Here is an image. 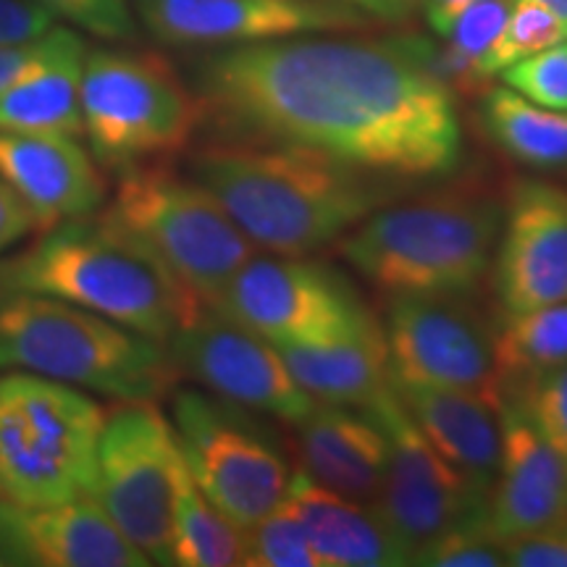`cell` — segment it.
Wrapping results in <instances>:
<instances>
[{
	"mask_svg": "<svg viewBox=\"0 0 567 567\" xmlns=\"http://www.w3.org/2000/svg\"><path fill=\"white\" fill-rule=\"evenodd\" d=\"M0 289L48 295L168 342L205 305L101 208L0 258Z\"/></svg>",
	"mask_w": 567,
	"mask_h": 567,
	"instance_id": "3957f363",
	"label": "cell"
},
{
	"mask_svg": "<svg viewBox=\"0 0 567 567\" xmlns=\"http://www.w3.org/2000/svg\"><path fill=\"white\" fill-rule=\"evenodd\" d=\"M118 176L109 216L208 308L255 245L203 184L163 161Z\"/></svg>",
	"mask_w": 567,
	"mask_h": 567,
	"instance_id": "ba28073f",
	"label": "cell"
},
{
	"mask_svg": "<svg viewBox=\"0 0 567 567\" xmlns=\"http://www.w3.org/2000/svg\"><path fill=\"white\" fill-rule=\"evenodd\" d=\"M174 431L195 484L234 526L250 528L284 505L292 467L252 410L179 389Z\"/></svg>",
	"mask_w": 567,
	"mask_h": 567,
	"instance_id": "9c48e42d",
	"label": "cell"
},
{
	"mask_svg": "<svg viewBox=\"0 0 567 567\" xmlns=\"http://www.w3.org/2000/svg\"><path fill=\"white\" fill-rule=\"evenodd\" d=\"M292 429V452L300 471L358 505L379 507L386 476V436L363 408L321 402Z\"/></svg>",
	"mask_w": 567,
	"mask_h": 567,
	"instance_id": "ffe728a7",
	"label": "cell"
},
{
	"mask_svg": "<svg viewBox=\"0 0 567 567\" xmlns=\"http://www.w3.org/2000/svg\"><path fill=\"white\" fill-rule=\"evenodd\" d=\"M534 3L544 6V9L555 13V17H557L559 21H563L565 30H567V0H534Z\"/></svg>",
	"mask_w": 567,
	"mask_h": 567,
	"instance_id": "ab89813d",
	"label": "cell"
},
{
	"mask_svg": "<svg viewBox=\"0 0 567 567\" xmlns=\"http://www.w3.org/2000/svg\"><path fill=\"white\" fill-rule=\"evenodd\" d=\"M499 76L530 103L567 111V40L513 63Z\"/></svg>",
	"mask_w": 567,
	"mask_h": 567,
	"instance_id": "f546056e",
	"label": "cell"
},
{
	"mask_svg": "<svg viewBox=\"0 0 567 567\" xmlns=\"http://www.w3.org/2000/svg\"><path fill=\"white\" fill-rule=\"evenodd\" d=\"M384 337L389 373L396 379L465 389L502 402L496 329L467 295H392Z\"/></svg>",
	"mask_w": 567,
	"mask_h": 567,
	"instance_id": "4fadbf2b",
	"label": "cell"
},
{
	"mask_svg": "<svg viewBox=\"0 0 567 567\" xmlns=\"http://www.w3.org/2000/svg\"><path fill=\"white\" fill-rule=\"evenodd\" d=\"M187 172L258 250L308 258L394 197L396 179L289 145L213 140Z\"/></svg>",
	"mask_w": 567,
	"mask_h": 567,
	"instance_id": "7a4b0ae2",
	"label": "cell"
},
{
	"mask_svg": "<svg viewBox=\"0 0 567 567\" xmlns=\"http://www.w3.org/2000/svg\"><path fill=\"white\" fill-rule=\"evenodd\" d=\"M274 347L316 402L363 408L389 381V347L381 323L331 342Z\"/></svg>",
	"mask_w": 567,
	"mask_h": 567,
	"instance_id": "603a6c76",
	"label": "cell"
},
{
	"mask_svg": "<svg viewBox=\"0 0 567 567\" xmlns=\"http://www.w3.org/2000/svg\"><path fill=\"white\" fill-rule=\"evenodd\" d=\"M208 308L271 344H318L375 321L334 268L292 255H252Z\"/></svg>",
	"mask_w": 567,
	"mask_h": 567,
	"instance_id": "8fae6325",
	"label": "cell"
},
{
	"mask_svg": "<svg viewBox=\"0 0 567 567\" xmlns=\"http://www.w3.org/2000/svg\"><path fill=\"white\" fill-rule=\"evenodd\" d=\"M61 34L63 27H53L45 38L27 42V45L0 48V92L24 80L27 74H32L34 69H40L42 63L51 59L55 48H59Z\"/></svg>",
	"mask_w": 567,
	"mask_h": 567,
	"instance_id": "d590c367",
	"label": "cell"
},
{
	"mask_svg": "<svg viewBox=\"0 0 567 567\" xmlns=\"http://www.w3.org/2000/svg\"><path fill=\"white\" fill-rule=\"evenodd\" d=\"M410 565L429 567H502L507 565L502 538L492 534L486 526H463L446 530L444 536L425 544L415 551Z\"/></svg>",
	"mask_w": 567,
	"mask_h": 567,
	"instance_id": "4dcf8cb0",
	"label": "cell"
},
{
	"mask_svg": "<svg viewBox=\"0 0 567 567\" xmlns=\"http://www.w3.org/2000/svg\"><path fill=\"white\" fill-rule=\"evenodd\" d=\"M471 3H476V0H425V21H429L431 30L442 38V34L452 27V21H455Z\"/></svg>",
	"mask_w": 567,
	"mask_h": 567,
	"instance_id": "f35d334b",
	"label": "cell"
},
{
	"mask_svg": "<svg viewBox=\"0 0 567 567\" xmlns=\"http://www.w3.org/2000/svg\"><path fill=\"white\" fill-rule=\"evenodd\" d=\"M499 425L502 457L488 496V528L507 542L567 515V476L515 394H502Z\"/></svg>",
	"mask_w": 567,
	"mask_h": 567,
	"instance_id": "d6986e66",
	"label": "cell"
},
{
	"mask_svg": "<svg viewBox=\"0 0 567 567\" xmlns=\"http://www.w3.org/2000/svg\"><path fill=\"white\" fill-rule=\"evenodd\" d=\"M363 410L386 436V476L379 509L408 551V563L446 530L488 526V502L431 446L402 405L392 379Z\"/></svg>",
	"mask_w": 567,
	"mask_h": 567,
	"instance_id": "7c38bea8",
	"label": "cell"
},
{
	"mask_svg": "<svg viewBox=\"0 0 567 567\" xmlns=\"http://www.w3.org/2000/svg\"><path fill=\"white\" fill-rule=\"evenodd\" d=\"M0 179L27 205L34 231L105 205L101 166L74 137L0 130Z\"/></svg>",
	"mask_w": 567,
	"mask_h": 567,
	"instance_id": "ac0fdd59",
	"label": "cell"
},
{
	"mask_svg": "<svg viewBox=\"0 0 567 567\" xmlns=\"http://www.w3.org/2000/svg\"><path fill=\"white\" fill-rule=\"evenodd\" d=\"M182 467L174 425L153 400L118 402L105 413L92 496L151 565H172Z\"/></svg>",
	"mask_w": 567,
	"mask_h": 567,
	"instance_id": "30bf717a",
	"label": "cell"
},
{
	"mask_svg": "<svg viewBox=\"0 0 567 567\" xmlns=\"http://www.w3.org/2000/svg\"><path fill=\"white\" fill-rule=\"evenodd\" d=\"M478 118L486 137L509 158L530 168L567 166V111L544 109L507 84L481 92Z\"/></svg>",
	"mask_w": 567,
	"mask_h": 567,
	"instance_id": "d4e9b609",
	"label": "cell"
},
{
	"mask_svg": "<svg viewBox=\"0 0 567 567\" xmlns=\"http://www.w3.org/2000/svg\"><path fill=\"white\" fill-rule=\"evenodd\" d=\"M55 19L109 42L137 40V19L130 0H34Z\"/></svg>",
	"mask_w": 567,
	"mask_h": 567,
	"instance_id": "1f68e13d",
	"label": "cell"
},
{
	"mask_svg": "<svg viewBox=\"0 0 567 567\" xmlns=\"http://www.w3.org/2000/svg\"><path fill=\"white\" fill-rule=\"evenodd\" d=\"M502 394H520L536 379L567 365V302L509 313L494 337Z\"/></svg>",
	"mask_w": 567,
	"mask_h": 567,
	"instance_id": "484cf974",
	"label": "cell"
},
{
	"mask_svg": "<svg viewBox=\"0 0 567 567\" xmlns=\"http://www.w3.org/2000/svg\"><path fill=\"white\" fill-rule=\"evenodd\" d=\"M105 410L38 373L0 375V499L59 505L92 494Z\"/></svg>",
	"mask_w": 567,
	"mask_h": 567,
	"instance_id": "8992f818",
	"label": "cell"
},
{
	"mask_svg": "<svg viewBox=\"0 0 567 567\" xmlns=\"http://www.w3.org/2000/svg\"><path fill=\"white\" fill-rule=\"evenodd\" d=\"M0 368L113 396L161 400L179 381L166 342L80 305L0 289Z\"/></svg>",
	"mask_w": 567,
	"mask_h": 567,
	"instance_id": "5b68a950",
	"label": "cell"
},
{
	"mask_svg": "<svg viewBox=\"0 0 567 567\" xmlns=\"http://www.w3.org/2000/svg\"><path fill=\"white\" fill-rule=\"evenodd\" d=\"M55 17L34 0H0V48H17L45 38Z\"/></svg>",
	"mask_w": 567,
	"mask_h": 567,
	"instance_id": "e575fe53",
	"label": "cell"
},
{
	"mask_svg": "<svg viewBox=\"0 0 567 567\" xmlns=\"http://www.w3.org/2000/svg\"><path fill=\"white\" fill-rule=\"evenodd\" d=\"M34 234V221L27 205L13 195V189L0 179V255Z\"/></svg>",
	"mask_w": 567,
	"mask_h": 567,
	"instance_id": "8d00e7d4",
	"label": "cell"
},
{
	"mask_svg": "<svg viewBox=\"0 0 567 567\" xmlns=\"http://www.w3.org/2000/svg\"><path fill=\"white\" fill-rule=\"evenodd\" d=\"M166 347L179 375H189L210 394L252 410L255 415H271L295 425L316 408L313 396L297 384L271 342L210 308H203Z\"/></svg>",
	"mask_w": 567,
	"mask_h": 567,
	"instance_id": "5bb4252c",
	"label": "cell"
},
{
	"mask_svg": "<svg viewBox=\"0 0 567 567\" xmlns=\"http://www.w3.org/2000/svg\"><path fill=\"white\" fill-rule=\"evenodd\" d=\"M502 547L513 567H567V515L534 534L507 538Z\"/></svg>",
	"mask_w": 567,
	"mask_h": 567,
	"instance_id": "836d02e7",
	"label": "cell"
},
{
	"mask_svg": "<svg viewBox=\"0 0 567 567\" xmlns=\"http://www.w3.org/2000/svg\"><path fill=\"white\" fill-rule=\"evenodd\" d=\"M515 396L526 405L536 431L563 463L567 476V365L542 375Z\"/></svg>",
	"mask_w": 567,
	"mask_h": 567,
	"instance_id": "d6a6232c",
	"label": "cell"
},
{
	"mask_svg": "<svg viewBox=\"0 0 567 567\" xmlns=\"http://www.w3.org/2000/svg\"><path fill=\"white\" fill-rule=\"evenodd\" d=\"M502 205L481 189H442L381 205L337 243L386 295H471L494 264Z\"/></svg>",
	"mask_w": 567,
	"mask_h": 567,
	"instance_id": "277c9868",
	"label": "cell"
},
{
	"mask_svg": "<svg viewBox=\"0 0 567 567\" xmlns=\"http://www.w3.org/2000/svg\"><path fill=\"white\" fill-rule=\"evenodd\" d=\"M172 565L234 567L245 565V530L226 517L195 484L184 463L176 484Z\"/></svg>",
	"mask_w": 567,
	"mask_h": 567,
	"instance_id": "4316f807",
	"label": "cell"
},
{
	"mask_svg": "<svg viewBox=\"0 0 567 567\" xmlns=\"http://www.w3.org/2000/svg\"><path fill=\"white\" fill-rule=\"evenodd\" d=\"M87 45L63 27L51 59L24 80L0 92V130L84 137L82 69Z\"/></svg>",
	"mask_w": 567,
	"mask_h": 567,
	"instance_id": "cb8c5ba5",
	"label": "cell"
},
{
	"mask_svg": "<svg viewBox=\"0 0 567 567\" xmlns=\"http://www.w3.org/2000/svg\"><path fill=\"white\" fill-rule=\"evenodd\" d=\"M334 3L350 6V9L365 13L368 19L392 21V24H396V21H405L415 11H421L425 0H334Z\"/></svg>",
	"mask_w": 567,
	"mask_h": 567,
	"instance_id": "74e56055",
	"label": "cell"
},
{
	"mask_svg": "<svg viewBox=\"0 0 567 567\" xmlns=\"http://www.w3.org/2000/svg\"><path fill=\"white\" fill-rule=\"evenodd\" d=\"M197 124L195 95L163 55L126 48L84 55L82 126L101 168L124 174L179 155Z\"/></svg>",
	"mask_w": 567,
	"mask_h": 567,
	"instance_id": "52a82bcc",
	"label": "cell"
},
{
	"mask_svg": "<svg viewBox=\"0 0 567 567\" xmlns=\"http://www.w3.org/2000/svg\"><path fill=\"white\" fill-rule=\"evenodd\" d=\"M563 40H567V30L555 13L534 3V0H515L505 21V30H502L499 40L492 48V55H488V71H492V76H499L513 63Z\"/></svg>",
	"mask_w": 567,
	"mask_h": 567,
	"instance_id": "f1b7e54d",
	"label": "cell"
},
{
	"mask_svg": "<svg viewBox=\"0 0 567 567\" xmlns=\"http://www.w3.org/2000/svg\"><path fill=\"white\" fill-rule=\"evenodd\" d=\"M496 295L507 313L567 302V189L517 182L494 252Z\"/></svg>",
	"mask_w": 567,
	"mask_h": 567,
	"instance_id": "2e32d148",
	"label": "cell"
},
{
	"mask_svg": "<svg viewBox=\"0 0 567 567\" xmlns=\"http://www.w3.org/2000/svg\"><path fill=\"white\" fill-rule=\"evenodd\" d=\"M247 567H323L300 520L287 505L245 528Z\"/></svg>",
	"mask_w": 567,
	"mask_h": 567,
	"instance_id": "83f0119b",
	"label": "cell"
},
{
	"mask_svg": "<svg viewBox=\"0 0 567 567\" xmlns=\"http://www.w3.org/2000/svg\"><path fill=\"white\" fill-rule=\"evenodd\" d=\"M389 379L431 446L488 502L502 457L499 402L465 389L396 379L392 373Z\"/></svg>",
	"mask_w": 567,
	"mask_h": 567,
	"instance_id": "44dd1931",
	"label": "cell"
},
{
	"mask_svg": "<svg viewBox=\"0 0 567 567\" xmlns=\"http://www.w3.org/2000/svg\"><path fill=\"white\" fill-rule=\"evenodd\" d=\"M134 13L153 40L172 48H229L368 24L365 13L334 0H134Z\"/></svg>",
	"mask_w": 567,
	"mask_h": 567,
	"instance_id": "9a60e30c",
	"label": "cell"
},
{
	"mask_svg": "<svg viewBox=\"0 0 567 567\" xmlns=\"http://www.w3.org/2000/svg\"><path fill=\"white\" fill-rule=\"evenodd\" d=\"M0 563L24 567H145L92 494L59 505L0 499Z\"/></svg>",
	"mask_w": 567,
	"mask_h": 567,
	"instance_id": "e0dca14e",
	"label": "cell"
},
{
	"mask_svg": "<svg viewBox=\"0 0 567 567\" xmlns=\"http://www.w3.org/2000/svg\"><path fill=\"white\" fill-rule=\"evenodd\" d=\"M284 505L313 544L323 567H392L410 565L379 507L358 505L326 492L297 467Z\"/></svg>",
	"mask_w": 567,
	"mask_h": 567,
	"instance_id": "7402d4cb",
	"label": "cell"
},
{
	"mask_svg": "<svg viewBox=\"0 0 567 567\" xmlns=\"http://www.w3.org/2000/svg\"><path fill=\"white\" fill-rule=\"evenodd\" d=\"M213 140L316 151L389 179H431L463 161L455 92L408 38H281L218 48L195 66Z\"/></svg>",
	"mask_w": 567,
	"mask_h": 567,
	"instance_id": "6da1fadb",
	"label": "cell"
}]
</instances>
